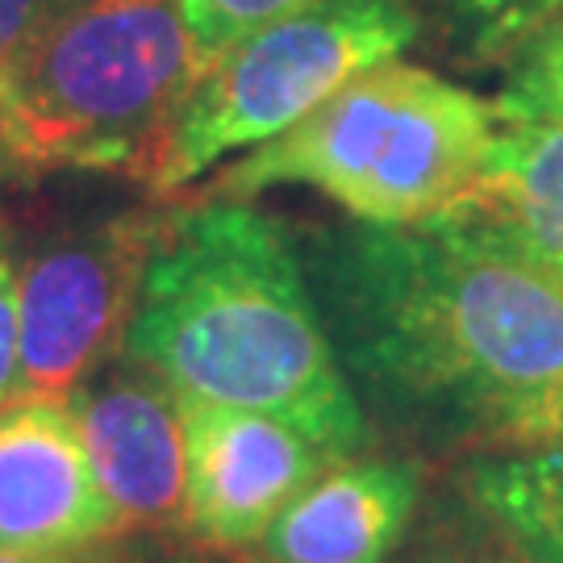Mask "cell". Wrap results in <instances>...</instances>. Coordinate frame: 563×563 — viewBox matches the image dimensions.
I'll return each instance as SVG.
<instances>
[{"label": "cell", "instance_id": "19", "mask_svg": "<svg viewBox=\"0 0 563 563\" xmlns=\"http://www.w3.org/2000/svg\"><path fill=\"white\" fill-rule=\"evenodd\" d=\"M104 543L71 547V551H0V563H101Z\"/></svg>", "mask_w": 563, "mask_h": 563}, {"label": "cell", "instance_id": "4", "mask_svg": "<svg viewBox=\"0 0 563 563\" xmlns=\"http://www.w3.org/2000/svg\"><path fill=\"white\" fill-rule=\"evenodd\" d=\"M493 134V104L388 59L225 167L213 197L246 201L272 184H305L360 225H422L476 180Z\"/></svg>", "mask_w": 563, "mask_h": 563}, {"label": "cell", "instance_id": "15", "mask_svg": "<svg viewBox=\"0 0 563 563\" xmlns=\"http://www.w3.org/2000/svg\"><path fill=\"white\" fill-rule=\"evenodd\" d=\"M493 109L497 121H563V18L526 42Z\"/></svg>", "mask_w": 563, "mask_h": 563}, {"label": "cell", "instance_id": "14", "mask_svg": "<svg viewBox=\"0 0 563 563\" xmlns=\"http://www.w3.org/2000/svg\"><path fill=\"white\" fill-rule=\"evenodd\" d=\"M439 9L463 46L481 59L522 51L534 34L563 18V0H439Z\"/></svg>", "mask_w": 563, "mask_h": 563}, {"label": "cell", "instance_id": "21", "mask_svg": "<svg viewBox=\"0 0 563 563\" xmlns=\"http://www.w3.org/2000/svg\"><path fill=\"white\" fill-rule=\"evenodd\" d=\"M242 563H267V560H260V555H251V560H242Z\"/></svg>", "mask_w": 563, "mask_h": 563}, {"label": "cell", "instance_id": "8", "mask_svg": "<svg viewBox=\"0 0 563 563\" xmlns=\"http://www.w3.org/2000/svg\"><path fill=\"white\" fill-rule=\"evenodd\" d=\"M67 405L121 530L155 539L188 534V443L176 388L134 363L88 376L67 393Z\"/></svg>", "mask_w": 563, "mask_h": 563}, {"label": "cell", "instance_id": "9", "mask_svg": "<svg viewBox=\"0 0 563 563\" xmlns=\"http://www.w3.org/2000/svg\"><path fill=\"white\" fill-rule=\"evenodd\" d=\"M125 539L97 488L67 397L0 405V551H71Z\"/></svg>", "mask_w": 563, "mask_h": 563}, {"label": "cell", "instance_id": "13", "mask_svg": "<svg viewBox=\"0 0 563 563\" xmlns=\"http://www.w3.org/2000/svg\"><path fill=\"white\" fill-rule=\"evenodd\" d=\"M401 563H526L501 526L455 488V501L434 505Z\"/></svg>", "mask_w": 563, "mask_h": 563}, {"label": "cell", "instance_id": "2", "mask_svg": "<svg viewBox=\"0 0 563 563\" xmlns=\"http://www.w3.org/2000/svg\"><path fill=\"white\" fill-rule=\"evenodd\" d=\"M125 355L180 397L255 409L351 460L367 426L284 225L246 201L172 209Z\"/></svg>", "mask_w": 563, "mask_h": 563}, {"label": "cell", "instance_id": "11", "mask_svg": "<svg viewBox=\"0 0 563 563\" xmlns=\"http://www.w3.org/2000/svg\"><path fill=\"white\" fill-rule=\"evenodd\" d=\"M413 460H342L267 526V563H388L422 505Z\"/></svg>", "mask_w": 563, "mask_h": 563}, {"label": "cell", "instance_id": "18", "mask_svg": "<svg viewBox=\"0 0 563 563\" xmlns=\"http://www.w3.org/2000/svg\"><path fill=\"white\" fill-rule=\"evenodd\" d=\"M18 363H21V272L9 242L0 234V405L13 401L18 393Z\"/></svg>", "mask_w": 563, "mask_h": 563}, {"label": "cell", "instance_id": "20", "mask_svg": "<svg viewBox=\"0 0 563 563\" xmlns=\"http://www.w3.org/2000/svg\"><path fill=\"white\" fill-rule=\"evenodd\" d=\"M101 563H197L188 555H139L134 547H121V539H109L101 551Z\"/></svg>", "mask_w": 563, "mask_h": 563}, {"label": "cell", "instance_id": "16", "mask_svg": "<svg viewBox=\"0 0 563 563\" xmlns=\"http://www.w3.org/2000/svg\"><path fill=\"white\" fill-rule=\"evenodd\" d=\"M184 13V25L192 42L201 46L209 59H218L239 38L255 34L267 21H280L288 13L313 9L322 0H176Z\"/></svg>", "mask_w": 563, "mask_h": 563}, {"label": "cell", "instance_id": "1", "mask_svg": "<svg viewBox=\"0 0 563 563\" xmlns=\"http://www.w3.org/2000/svg\"><path fill=\"white\" fill-rule=\"evenodd\" d=\"M325 334L372 401L484 451L563 439V284L434 225L318 246Z\"/></svg>", "mask_w": 563, "mask_h": 563}, {"label": "cell", "instance_id": "7", "mask_svg": "<svg viewBox=\"0 0 563 563\" xmlns=\"http://www.w3.org/2000/svg\"><path fill=\"white\" fill-rule=\"evenodd\" d=\"M180 418L188 443V539L213 551L255 547L309 484L342 463L297 426L255 409L180 397Z\"/></svg>", "mask_w": 563, "mask_h": 563}, {"label": "cell", "instance_id": "5", "mask_svg": "<svg viewBox=\"0 0 563 563\" xmlns=\"http://www.w3.org/2000/svg\"><path fill=\"white\" fill-rule=\"evenodd\" d=\"M418 34L422 21L405 0H322L267 21L209 63L146 188L172 197L225 155L292 130L346 80L397 59Z\"/></svg>", "mask_w": 563, "mask_h": 563}, {"label": "cell", "instance_id": "17", "mask_svg": "<svg viewBox=\"0 0 563 563\" xmlns=\"http://www.w3.org/2000/svg\"><path fill=\"white\" fill-rule=\"evenodd\" d=\"M76 0H0V109L25 71L42 34L71 9Z\"/></svg>", "mask_w": 563, "mask_h": 563}, {"label": "cell", "instance_id": "12", "mask_svg": "<svg viewBox=\"0 0 563 563\" xmlns=\"http://www.w3.org/2000/svg\"><path fill=\"white\" fill-rule=\"evenodd\" d=\"M455 488L501 526L526 563H563V439L484 451Z\"/></svg>", "mask_w": 563, "mask_h": 563}, {"label": "cell", "instance_id": "3", "mask_svg": "<svg viewBox=\"0 0 563 563\" xmlns=\"http://www.w3.org/2000/svg\"><path fill=\"white\" fill-rule=\"evenodd\" d=\"M209 63L176 0H76L0 109V163L151 184Z\"/></svg>", "mask_w": 563, "mask_h": 563}, {"label": "cell", "instance_id": "6", "mask_svg": "<svg viewBox=\"0 0 563 563\" xmlns=\"http://www.w3.org/2000/svg\"><path fill=\"white\" fill-rule=\"evenodd\" d=\"M163 225L167 213H121L25 260L13 401L67 397L125 346Z\"/></svg>", "mask_w": 563, "mask_h": 563}, {"label": "cell", "instance_id": "10", "mask_svg": "<svg viewBox=\"0 0 563 563\" xmlns=\"http://www.w3.org/2000/svg\"><path fill=\"white\" fill-rule=\"evenodd\" d=\"M422 225L481 242L563 284V121H509L497 130L476 180Z\"/></svg>", "mask_w": 563, "mask_h": 563}]
</instances>
